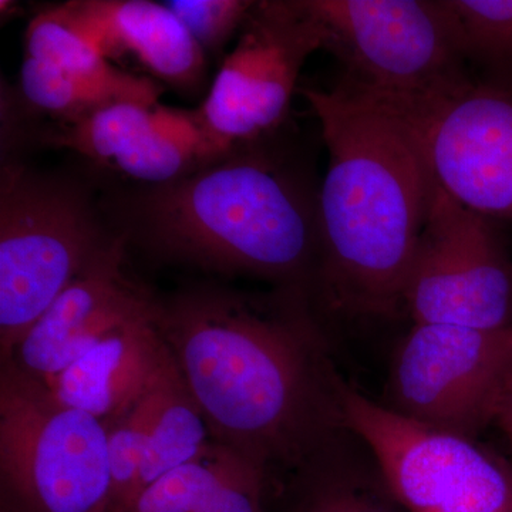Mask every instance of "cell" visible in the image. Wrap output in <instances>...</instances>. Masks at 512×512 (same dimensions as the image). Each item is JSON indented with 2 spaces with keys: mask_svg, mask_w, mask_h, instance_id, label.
<instances>
[{
  "mask_svg": "<svg viewBox=\"0 0 512 512\" xmlns=\"http://www.w3.org/2000/svg\"><path fill=\"white\" fill-rule=\"evenodd\" d=\"M20 93L32 109L57 124L74 123L119 103H160L164 89L147 76L117 70L110 76L69 72L25 56L20 67Z\"/></svg>",
  "mask_w": 512,
  "mask_h": 512,
  "instance_id": "obj_18",
  "label": "cell"
},
{
  "mask_svg": "<svg viewBox=\"0 0 512 512\" xmlns=\"http://www.w3.org/2000/svg\"><path fill=\"white\" fill-rule=\"evenodd\" d=\"M127 232L148 254L208 274L251 276L311 296L318 194L256 143L126 201Z\"/></svg>",
  "mask_w": 512,
  "mask_h": 512,
  "instance_id": "obj_3",
  "label": "cell"
},
{
  "mask_svg": "<svg viewBox=\"0 0 512 512\" xmlns=\"http://www.w3.org/2000/svg\"><path fill=\"white\" fill-rule=\"evenodd\" d=\"M251 0H171L164 5L183 22L205 55H218L244 26Z\"/></svg>",
  "mask_w": 512,
  "mask_h": 512,
  "instance_id": "obj_22",
  "label": "cell"
},
{
  "mask_svg": "<svg viewBox=\"0 0 512 512\" xmlns=\"http://www.w3.org/2000/svg\"><path fill=\"white\" fill-rule=\"evenodd\" d=\"M0 512H19L12 507V505L6 503V501L0 500Z\"/></svg>",
  "mask_w": 512,
  "mask_h": 512,
  "instance_id": "obj_24",
  "label": "cell"
},
{
  "mask_svg": "<svg viewBox=\"0 0 512 512\" xmlns=\"http://www.w3.org/2000/svg\"><path fill=\"white\" fill-rule=\"evenodd\" d=\"M494 424L503 431L505 439L508 441V446H510L512 456V375L510 380H508L507 386H505Z\"/></svg>",
  "mask_w": 512,
  "mask_h": 512,
  "instance_id": "obj_23",
  "label": "cell"
},
{
  "mask_svg": "<svg viewBox=\"0 0 512 512\" xmlns=\"http://www.w3.org/2000/svg\"><path fill=\"white\" fill-rule=\"evenodd\" d=\"M64 13L104 59L131 56L178 92L195 93L207 77V55L164 3L73 0Z\"/></svg>",
  "mask_w": 512,
  "mask_h": 512,
  "instance_id": "obj_14",
  "label": "cell"
},
{
  "mask_svg": "<svg viewBox=\"0 0 512 512\" xmlns=\"http://www.w3.org/2000/svg\"><path fill=\"white\" fill-rule=\"evenodd\" d=\"M43 141L144 185L171 183L234 150L210 133L200 107L161 103L114 104L74 123L56 124Z\"/></svg>",
  "mask_w": 512,
  "mask_h": 512,
  "instance_id": "obj_12",
  "label": "cell"
},
{
  "mask_svg": "<svg viewBox=\"0 0 512 512\" xmlns=\"http://www.w3.org/2000/svg\"><path fill=\"white\" fill-rule=\"evenodd\" d=\"M123 512H269L266 480L214 443L201 457L144 488Z\"/></svg>",
  "mask_w": 512,
  "mask_h": 512,
  "instance_id": "obj_17",
  "label": "cell"
},
{
  "mask_svg": "<svg viewBox=\"0 0 512 512\" xmlns=\"http://www.w3.org/2000/svg\"><path fill=\"white\" fill-rule=\"evenodd\" d=\"M126 248L127 239L117 235L36 320L6 362L47 384L113 330L150 315L158 298L128 272Z\"/></svg>",
  "mask_w": 512,
  "mask_h": 512,
  "instance_id": "obj_13",
  "label": "cell"
},
{
  "mask_svg": "<svg viewBox=\"0 0 512 512\" xmlns=\"http://www.w3.org/2000/svg\"><path fill=\"white\" fill-rule=\"evenodd\" d=\"M269 512H409L348 429L266 490Z\"/></svg>",
  "mask_w": 512,
  "mask_h": 512,
  "instance_id": "obj_16",
  "label": "cell"
},
{
  "mask_svg": "<svg viewBox=\"0 0 512 512\" xmlns=\"http://www.w3.org/2000/svg\"><path fill=\"white\" fill-rule=\"evenodd\" d=\"M343 67L340 84L392 111L471 79L448 0H302Z\"/></svg>",
  "mask_w": 512,
  "mask_h": 512,
  "instance_id": "obj_4",
  "label": "cell"
},
{
  "mask_svg": "<svg viewBox=\"0 0 512 512\" xmlns=\"http://www.w3.org/2000/svg\"><path fill=\"white\" fill-rule=\"evenodd\" d=\"M491 221L434 180L404 296L414 323L512 329V258Z\"/></svg>",
  "mask_w": 512,
  "mask_h": 512,
  "instance_id": "obj_9",
  "label": "cell"
},
{
  "mask_svg": "<svg viewBox=\"0 0 512 512\" xmlns=\"http://www.w3.org/2000/svg\"><path fill=\"white\" fill-rule=\"evenodd\" d=\"M157 308L113 330L45 384L63 406L103 423L130 412L170 359L157 326Z\"/></svg>",
  "mask_w": 512,
  "mask_h": 512,
  "instance_id": "obj_15",
  "label": "cell"
},
{
  "mask_svg": "<svg viewBox=\"0 0 512 512\" xmlns=\"http://www.w3.org/2000/svg\"><path fill=\"white\" fill-rule=\"evenodd\" d=\"M0 500L19 512H110L106 424L0 363Z\"/></svg>",
  "mask_w": 512,
  "mask_h": 512,
  "instance_id": "obj_6",
  "label": "cell"
},
{
  "mask_svg": "<svg viewBox=\"0 0 512 512\" xmlns=\"http://www.w3.org/2000/svg\"><path fill=\"white\" fill-rule=\"evenodd\" d=\"M325 47L302 0H262L249 12L200 106L205 126L235 148L281 126L306 60Z\"/></svg>",
  "mask_w": 512,
  "mask_h": 512,
  "instance_id": "obj_10",
  "label": "cell"
},
{
  "mask_svg": "<svg viewBox=\"0 0 512 512\" xmlns=\"http://www.w3.org/2000/svg\"><path fill=\"white\" fill-rule=\"evenodd\" d=\"M151 389V387H150ZM119 419L106 424L111 474L110 512H123L133 501L150 430V396Z\"/></svg>",
  "mask_w": 512,
  "mask_h": 512,
  "instance_id": "obj_21",
  "label": "cell"
},
{
  "mask_svg": "<svg viewBox=\"0 0 512 512\" xmlns=\"http://www.w3.org/2000/svg\"><path fill=\"white\" fill-rule=\"evenodd\" d=\"M116 238L104 231L79 188L28 165H2L0 362Z\"/></svg>",
  "mask_w": 512,
  "mask_h": 512,
  "instance_id": "obj_5",
  "label": "cell"
},
{
  "mask_svg": "<svg viewBox=\"0 0 512 512\" xmlns=\"http://www.w3.org/2000/svg\"><path fill=\"white\" fill-rule=\"evenodd\" d=\"M157 326L211 439L269 485L348 430L311 296L197 284L158 298Z\"/></svg>",
  "mask_w": 512,
  "mask_h": 512,
  "instance_id": "obj_1",
  "label": "cell"
},
{
  "mask_svg": "<svg viewBox=\"0 0 512 512\" xmlns=\"http://www.w3.org/2000/svg\"><path fill=\"white\" fill-rule=\"evenodd\" d=\"M148 396L151 406L150 430L133 500L148 485L156 483L175 468L201 457L214 444L207 421L171 356L151 386Z\"/></svg>",
  "mask_w": 512,
  "mask_h": 512,
  "instance_id": "obj_19",
  "label": "cell"
},
{
  "mask_svg": "<svg viewBox=\"0 0 512 512\" xmlns=\"http://www.w3.org/2000/svg\"><path fill=\"white\" fill-rule=\"evenodd\" d=\"M393 113L450 197L491 220L512 218V92L471 79Z\"/></svg>",
  "mask_w": 512,
  "mask_h": 512,
  "instance_id": "obj_11",
  "label": "cell"
},
{
  "mask_svg": "<svg viewBox=\"0 0 512 512\" xmlns=\"http://www.w3.org/2000/svg\"><path fill=\"white\" fill-rule=\"evenodd\" d=\"M512 375V329L414 323L394 352L383 406L477 439L494 424Z\"/></svg>",
  "mask_w": 512,
  "mask_h": 512,
  "instance_id": "obj_8",
  "label": "cell"
},
{
  "mask_svg": "<svg viewBox=\"0 0 512 512\" xmlns=\"http://www.w3.org/2000/svg\"><path fill=\"white\" fill-rule=\"evenodd\" d=\"M346 426L372 451L409 512H512V464L476 439L390 412L345 379Z\"/></svg>",
  "mask_w": 512,
  "mask_h": 512,
  "instance_id": "obj_7",
  "label": "cell"
},
{
  "mask_svg": "<svg viewBox=\"0 0 512 512\" xmlns=\"http://www.w3.org/2000/svg\"><path fill=\"white\" fill-rule=\"evenodd\" d=\"M322 128L329 164L318 192L316 313L394 319L406 312L407 281L434 177L397 114L343 84L301 90Z\"/></svg>",
  "mask_w": 512,
  "mask_h": 512,
  "instance_id": "obj_2",
  "label": "cell"
},
{
  "mask_svg": "<svg viewBox=\"0 0 512 512\" xmlns=\"http://www.w3.org/2000/svg\"><path fill=\"white\" fill-rule=\"evenodd\" d=\"M468 67L480 82L512 92V0H448Z\"/></svg>",
  "mask_w": 512,
  "mask_h": 512,
  "instance_id": "obj_20",
  "label": "cell"
}]
</instances>
